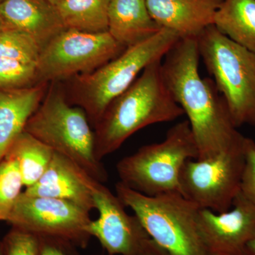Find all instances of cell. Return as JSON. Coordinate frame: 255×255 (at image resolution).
I'll list each match as a JSON object with an SVG mask.
<instances>
[{
	"instance_id": "6da1fadb",
	"label": "cell",
	"mask_w": 255,
	"mask_h": 255,
	"mask_svg": "<svg viewBox=\"0 0 255 255\" xmlns=\"http://www.w3.org/2000/svg\"><path fill=\"white\" fill-rule=\"evenodd\" d=\"M162 75L176 102L187 116L197 159L211 158L243 140L214 81L199 73L196 38H180L164 55Z\"/></svg>"
},
{
	"instance_id": "7a4b0ae2",
	"label": "cell",
	"mask_w": 255,
	"mask_h": 255,
	"mask_svg": "<svg viewBox=\"0 0 255 255\" xmlns=\"http://www.w3.org/2000/svg\"><path fill=\"white\" fill-rule=\"evenodd\" d=\"M184 114L164 81L162 60L151 63L94 126L97 158L102 161L114 153L140 129L173 122Z\"/></svg>"
},
{
	"instance_id": "3957f363",
	"label": "cell",
	"mask_w": 255,
	"mask_h": 255,
	"mask_svg": "<svg viewBox=\"0 0 255 255\" xmlns=\"http://www.w3.org/2000/svg\"><path fill=\"white\" fill-rule=\"evenodd\" d=\"M180 38L172 30L162 28L95 71L67 80L64 88L68 102L85 111L94 127L111 102L131 86L149 65L162 60Z\"/></svg>"
},
{
	"instance_id": "277c9868",
	"label": "cell",
	"mask_w": 255,
	"mask_h": 255,
	"mask_svg": "<svg viewBox=\"0 0 255 255\" xmlns=\"http://www.w3.org/2000/svg\"><path fill=\"white\" fill-rule=\"evenodd\" d=\"M25 131L56 153L73 161L96 180H108V172L95 153V132L85 111L68 102L60 82L48 85Z\"/></svg>"
},
{
	"instance_id": "5b68a950",
	"label": "cell",
	"mask_w": 255,
	"mask_h": 255,
	"mask_svg": "<svg viewBox=\"0 0 255 255\" xmlns=\"http://www.w3.org/2000/svg\"><path fill=\"white\" fill-rule=\"evenodd\" d=\"M116 194L152 241L169 255H208L198 228L200 208L179 192L147 196L119 182Z\"/></svg>"
},
{
	"instance_id": "8992f818",
	"label": "cell",
	"mask_w": 255,
	"mask_h": 255,
	"mask_svg": "<svg viewBox=\"0 0 255 255\" xmlns=\"http://www.w3.org/2000/svg\"><path fill=\"white\" fill-rule=\"evenodd\" d=\"M200 58L223 97L235 127H255V53L214 25L196 38Z\"/></svg>"
},
{
	"instance_id": "52a82bcc",
	"label": "cell",
	"mask_w": 255,
	"mask_h": 255,
	"mask_svg": "<svg viewBox=\"0 0 255 255\" xmlns=\"http://www.w3.org/2000/svg\"><path fill=\"white\" fill-rule=\"evenodd\" d=\"M197 158V146L185 120L171 128L162 141L142 146L119 161L117 172L119 182L145 195L181 194L183 166L189 159Z\"/></svg>"
},
{
	"instance_id": "ba28073f",
	"label": "cell",
	"mask_w": 255,
	"mask_h": 255,
	"mask_svg": "<svg viewBox=\"0 0 255 255\" xmlns=\"http://www.w3.org/2000/svg\"><path fill=\"white\" fill-rule=\"evenodd\" d=\"M125 49L108 31L66 28L41 50L36 64L37 82H61L92 73Z\"/></svg>"
},
{
	"instance_id": "9c48e42d",
	"label": "cell",
	"mask_w": 255,
	"mask_h": 255,
	"mask_svg": "<svg viewBox=\"0 0 255 255\" xmlns=\"http://www.w3.org/2000/svg\"><path fill=\"white\" fill-rule=\"evenodd\" d=\"M245 137L238 145L214 157L187 160L179 179L181 194L200 209L216 213L231 209L241 192Z\"/></svg>"
},
{
	"instance_id": "30bf717a",
	"label": "cell",
	"mask_w": 255,
	"mask_h": 255,
	"mask_svg": "<svg viewBox=\"0 0 255 255\" xmlns=\"http://www.w3.org/2000/svg\"><path fill=\"white\" fill-rule=\"evenodd\" d=\"M91 221L90 212L72 203L23 191L7 222L38 237L58 238L85 248L92 238L87 231Z\"/></svg>"
},
{
	"instance_id": "8fae6325",
	"label": "cell",
	"mask_w": 255,
	"mask_h": 255,
	"mask_svg": "<svg viewBox=\"0 0 255 255\" xmlns=\"http://www.w3.org/2000/svg\"><path fill=\"white\" fill-rule=\"evenodd\" d=\"M95 209L99 213L87 228L108 255H137L150 238L135 214L129 215L126 206L103 183L93 193Z\"/></svg>"
},
{
	"instance_id": "7c38bea8",
	"label": "cell",
	"mask_w": 255,
	"mask_h": 255,
	"mask_svg": "<svg viewBox=\"0 0 255 255\" xmlns=\"http://www.w3.org/2000/svg\"><path fill=\"white\" fill-rule=\"evenodd\" d=\"M233 209L216 213L199 209V235L208 255H248L247 246L255 236V204L241 192Z\"/></svg>"
},
{
	"instance_id": "4fadbf2b",
	"label": "cell",
	"mask_w": 255,
	"mask_h": 255,
	"mask_svg": "<svg viewBox=\"0 0 255 255\" xmlns=\"http://www.w3.org/2000/svg\"><path fill=\"white\" fill-rule=\"evenodd\" d=\"M99 182L73 161L54 152L41 179L23 192L67 201L90 213L95 209L93 193Z\"/></svg>"
},
{
	"instance_id": "5bb4252c",
	"label": "cell",
	"mask_w": 255,
	"mask_h": 255,
	"mask_svg": "<svg viewBox=\"0 0 255 255\" xmlns=\"http://www.w3.org/2000/svg\"><path fill=\"white\" fill-rule=\"evenodd\" d=\"M0 23L3 28L29 35L41 49L66 29L56 6L46 0H3Z\"/></svg>"
},
{
	"instance_id": "9a60e30c",
	"label": "cell",
	"mask_w": 255,
	"mask_h": 255,
	"mask_svg": "<svg viewBox=\"0 0 255 255\" xmlns=\"http://www.w3.org/2000/svg\"><path fill=\"white\" fill-rule=\"evenodd\" d=\"M223 0H146L150 16L159 27L181 38H197L213 26Z\"/></svg>"
},
{
	"instance_id": "2e32d148",
	"label": "cell",
	"mask_w": 255,
	"mask_h": 255,
	"mask_svg": "<svg viewBox=\"0 0 255 255\" xmlns=\"http://www.w3.org/2000/svg\"><path fill=\"white\" fill-rule=\"evenodd\" d=\"M48 83L17 90H0V162L16 137L24 131L28 119L39 107Z\"/></svg>"
},
{
	"instance_id": "e0dca14e",
	"label": "cell",
	"mask_w": 255,
	"mask_h": 255,
	"mask_svg": "<svg viewBox=\"0 0 255 255\" xmlns=\"http://www.w3.org/2000/svg\"><path fill=\"white\" fill-rule=\"evenodd\" d=\"M150 16L146 0H112L108 32L124 48L148 39L161 29Z\"/></svg>"
},
{
	"instance_id": "ac0fdd59",
	"label": "cell",
	"mask_w": 255,
	"mask_h": 255,
	"mask_svg": "<svg viewBox=\"0 0 255 255\" xmlns=\"http://www.w3.org/2000/svg\"><path fill=\"white\" fill-rule=\"evenodd\" d=\"M214 26L235 43L255 53V0H223Z\"/></svg>"
},
{
	"instance_id": "d6986e66",
	"label": "cell",
	"mask_w": 255,
	"mask_h": 255,
	"mask_svg": "<svg viewBox=\"0 0 255 255\" xmlns=\"http://www.w3.org/2000/svg\"><path fill=\"white\" fill-rule=\"evenodd\" d=\"M53 155L54 151L24 130L16 137L5 157L16 162L26 189L41 179Z\"/></svg>"
},
{
	"instance_id": "ffe728a7",
	"label": "cell",
	"mask_w": 255,
	"mask_h": 255,
	"mask_svg": "<svg viewBox=\"0 0 255 255\" xmlns=\"http://www.w3.org/2000/svg\"><path fill=\"white\" fill-rule=\"evenodd\" d=\"M112 0H63L56 7L66 28L102 33L108 31Z\"/></svg>"
},
{
	"instance_id": "44dd1931",
	"label": "cell",
	"mask_w": 255,
	"mask_h": 255,
	"mask_svg": "<svg viewBox=\"0 0 255 255\" xmlns=\"http://www.w3.org/2000/svg\"><path fill=\"white\" fill-rule=\"evenodd\" d=\"M41 46L31 36L16 30L0 29V58L37 64Z\"/></svg>"
},
{
	"instance_id": "7402d4cb",
	"label": "cell",
	"mask_w": 255,
	"mask_h": 255,
	"mask_svg": "<svg viewBox=\"0 0 255 255\" xmlns=\"http://www.w3.org/2000/svg\"><path fill=\"white\" fill-rule=\"evenodd\" d=\"M23 187L16 162L5 157L0 162V221L7 222Z\"/></svg>"
},
{
	"instance_id": "603a6c76",
	"label": "cell",
	"mask_w": 255,
	"mask_h": 255,
	"mask_svg": "<svg viewBox=\"0 0 255 255\" xmlns=\"http://www.w3.org/2000/svg\"><path fill=\"white\" fill-rule=\"evenodd\" d=\"M37 84L36 64L0 58V90H17Z\"/></svg>"
},
{
	"instance_id": "cb8c5ba5",
	"label": "cell",
	"mask_w": 255,
	"mask_h": 255,
	"mask_svg": "<svg viewBox=\"0 0 255 255\" xmlns=\"http://www.w3.org/2000/svg\"><path fill=\"white\" fill-rule=\"evenodd\" d=\"M3 255H38L39 238L18 228L12 229L1 241Z\"/></svg>"
},
{
	"instance_id": "d4e9b609",
	"label": "cell",
	"mask_w": 255,
	"mask_h": 255,
	"mask_svg": "<svg viewBox=\"0 0 255 255\" xmlns=\"http://www.w3.org/2000/svg\"><path fill=\"white\" fill-rule=\"evenodd\" d=\"M245 165L242 175L241 192L255 204V142L245 137L243 142Z\"/></svg>"
},
{
	"instance_id": "484cf974",
	"label": "cell",
	"mask_w": 255,
	"mask_h": 255,
	"mask_svg": "<svg viewBox=\"0 0 255 255\" xmlns=\"http://www.w3.org/2000/svg\"><path fill=\"white\" fill-rule=\"evenodd\" d=\"M39 238V254L38 255H80L73 243L48 237Z\"/></svg>"
},
{
	"instance_id": "4316f807",
	"label": "cell",
	"mask_w": 255,
	"mask_h": 255,
	"mask_svg": "<svg viewBox=\"0 0 255 255\" xmlns=\"http://www.w3.org/2000/svg\"><path fill=\"white\" fill-rule=\"evenodd\" d=\"M137 255H169L167 252L157 246L155 242L149 238L143 245Z\"/></svg>"
},
{
	"instance_id": "83f0119b",
	"label": "cell",
	"mask_w": 255,
	"mask_h": 255,
	"mask_svg": "<svg viewBox=\"0 0 255 255\" xmlns=\"http://www.w3.org/2000/svg\"><path fill=\"white\" fill-rule=\"evenodd\" d=\"M248 255H255V236L247 246Z\"/></svg>"
},
{
	"instance_id": "f1b7e54d",
	"label": "cell",
	"mask_w": 255,
	"mask_h": 255,
	"mask_svg": "<svg viewBox=\"0 0 255 255\" xmlns=\"http://www.w3.org/2000/svg\"><path fill=\"white\" fill-rule=\"evenodd\" d=\"M46 1H48V2H50V4L55 5V6H57L60 1H63V0H46Z\"/></svg>"
},
{
	"instance_id": "f546056e",
	"label": "cell",
	"mask_w": 255,
	"mask_h": 255,
	"mask_svg": "<svg viewBox=\"0 0 255 255\" xmlns=\"http://www.w3.org/2000/svg\"><path fill=\"white\" fill-rule=\"evenodd\" d=\"M0 255H3V253H2V249H1V241H0Z\"/></svg>"
},
{
	"instance_id": "4dcf8cb0",
	"label": "cell",
	"mask_w": 255,
	"mask_h": 255,
	"mask_svg": "<svg viewBox=\"0 0 255 255\" xmlns=\"http://www.w3.org/2000/svg\"><path fill=\"white\" fill-rule=\"evenodd\" d=\"M2 28V26H1V23H0V29H1Z\"/></svg>"
},
{
	"instance_id": "1f68e13d",
	"label": "cell",
	"mask_w": 255,
	"mask_h": 255,
	"mask_svg": "<svg viewBox=\"0 0 255 255\" xmlns=\"http://www.w3.org/2000/svg\"><path fill=\"white\" fill-rule=\"evenodd\" d=\"M3 0H0V2H1V1H2Z\"/></svg>"
},
{
	"instance_id": "d6a6232c",
	"label": "cell",
	"mask_w": 255,
	"mask_h": 255,
	"mask_svg": "<svg viewBox=\"0 0 255 255\" xmlns=\"http://www.w3.org/2000/svg\"></svg>"
}]
</instances>
